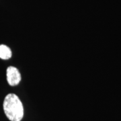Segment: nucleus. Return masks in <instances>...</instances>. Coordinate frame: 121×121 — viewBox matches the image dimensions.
I'll return each mask as SVG.
<instances>
[{"instance_id":"1","label":"nucleus","mask_w":121,"mask_h":121,"mask_svg":"<svg viewBox=\"0 0 121 121\" xmlns=\"http://www.w3.org/2000/svg\"><path fill=\"white\" fill-rule=\"evenodd\" d=\"M3 106L5 114L9 121H21L23 118V105L20 98L16 94H9L6 95Z\"/></svg>"},{"instance_id":"2","label":"nucleus","mask_w":121,"mask_h":121,"mask_svg":"<svg viewBox=\"0 0 121 121\" xmlns=\"http://www.w3.org/2000/svg\"><path fill=\"white\" fill-rule=\"evenodd\" d=\"M6 76L8 83L11 86H17L21 81V75L18 69L12 66L9 67L7 69Z\"/></svg>"},{"instance_id":"3","label":"nucleus","mask_w":121,"mask_h":121,"mask_svg":"<svg viewBox=\"0 0 121 121\" xmlns=\"http://www.w3.org/2000/svg\"><path fill=\"white\" fill-rule=\"evenodd\" d=\"M12 51L8 47L4 44L0 45V59L4 60L9 59L12 57Z\"/></svg>"}]
</instances>
